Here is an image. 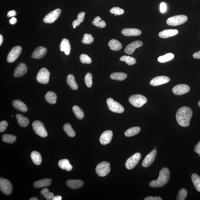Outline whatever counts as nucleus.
Returning a JSON list of instances; mask_svg holds the SVG:
<instances>
[{
  "instance_id": "ea45409f",
  "label": "nucleus",
  "mask_w": 200,
  "mask_h": 200,
  "mask_svg": "<svg viewBox=\"0 0 200 200\" xmlns=\"http://www.w3.org/2000/svg\"><path fill=\"white\" fill-rule=\"evenodd\" d=\"M93 25L100 28H104L106 26V22L104 21H102L100 17H96L92 22Z\"/></svg>"
},
{
  "instance_id": "423d86ee",
  "label": "nucleus",
  "mask_w": 200,
  "mask_h": 200,
  "mask_svg": "<svg viewBox=\"0 0 200 200\" xmlns=\"http://www.w3.org/2000/svg\"><path fill=\"white\" fill-rule=\"evenodd\" d=\"M188 20V17L184 15L175 16L169 18L166 21L168 25L176 26L185 23Z\"/></svg>"
},
{
  "instance_id": "ddd939ff",
  "label": "nucleus",
  "mask_w": 200,
  "mask_h": 200,
  "mask_svg": "<svg viewBox=\"0 0 200 200\" xmlns=\"http://www.w3.org/2000/svg\"><path fill=\"white\" fill-rule=\"evenodd\" d=\"M157 153V151L156 149L152 150L146 156L142 162V166L145 168L149 167L155 160Z\"/></svg>"
},
{
  "instance_id": "864d4df0",
  "label": "nucleus",
  "mask_w": 200,
  "mask_h": 200,
  "mask_svg": "<svg viewBox=\"0 0 200 200\" xmlns=\"http://www.w3.org/2000/svg\"><path fill=\"white\" fill-rule=\"evenodd\" d=\"M195 151L196 153L200 154V141L196 144L195 147Z\"/></svg>"
},
{
  "instance_id": "5fc2aeb1",
  "label": "nucleus",
  "mask_w": 200,
  "mask_h": 200,
  "mask_svg": "<svg viewBox=\"0 0 200 200\" xmlns=\"http://www.w3.org/2000/svg\"><path fill=\"white\" fill-rule=\"evenodd\" d=\"M17 21V20L16 18L13 17H12L10 20L9 22L12 25H14L16 23Z\"/></svg>"
},
{
  "instance_id": "dca6fc26",
  "label": "nucleus",
  "mask_w": 200,
  "mask_h": 200,
  "mask_svg": "<svg viewBox=\"0 0 200 200\" xmlns=\"http://www.w3.org/2000/svg\"><path fill=\"white\" fill-rule=\"evenodd\" d=\"M143 45V43L141 41H134L126 46L124 49V52L128 55H131L136 49L141 47Z\"/></svg>"
},
{
  "instance_id": "4be33fe9",
  "label": "nucleus",
  "mask_w": 200,
  "mask_h": 200,
  "mask_svg": "<svg viewBox=\"0 0 200 200\" xmlns=\"http://www.w3.org/2000/svg\"><path fill=\"white\" fill-rule=\"evenodd\" d=\"M60 51H64L65 54L68 55L70 54L71 46L69 41L68 39H63L60 45Z\"/></svg>"
},
{
  "instance_id": "338daca9",
  "label": "nucleus",
  "mask_w": 200,
  "mask_h": 200,
  "mask_svg": "<svg viewBox=\"0 0 200 200\" xmlns=\"http://www.w3.org/2000/svg\"><path fill=\"white\" fill-rule=\"evenodd\" d=\"M116 15H115V16H116Z\"/></svg>"
},
{
  "instance_id": "39448f33",
  "label": "nucleus",
  "mask_w": 200,
  "mask_h": 200,
  "mask_svg": "<svg viewBox=\"0 0 200 200\" xmlns=\"http://www.w3.org/2000/svg\"><path fill=\"white\" fill-rule=\"evenodd\" d=\"M108 108L110 111L115 113L122 114L124 111V108L120 103L115 101L113 99L110 98L106 101Z\"/></svg>"
},
{
  "instance_id": "a211bd4d",
  "label": "nucleus",
  "mask_w": 200,
  "mask_h": 200,
  "mask_svg": "<svg viewBox=\"0 0 200 200\" xmlns=\"http://www.w3.org/2000/svg\"><path fill=\"white\" fill-rule=\"evenodd\" d=\"M47 49L42 46H39L35 49L32 55V58L40 59L44 57L46 54Z\"/></svg>"
},
{
  "instance_id": "a19ab883",
  "label": "nucleus",
  "mask_w": 200,
  "mask_h": 200,
  "mask_svg": "<svg viewBox=\"0 0 200 200\" xmlns=\"http://www.w3.org/2000/svg\"><path fill=\"white\" fill-rule=\"evenodd\" d=\"M85 13L84 12H81L78 15V19L73 22L72 25L73 26L77 27L80 25V24L84 21V17Z\"/></svg>"
},
{
  "instance_id": "603ef678",
  "label": "nucleus",
  "mask_w": 200,
  "mask_h": 200,
  "mask_svg": "<svg viewBox=\"0 0 200 200\" xmlns=\"http://www.w3.org/2000/svg\"><path fill=\"white\" fill-rule=\"evenodd\" d=\"M17 15V12L14 10H12L9 11L7 14V16L8 17H12L15 16Z\"/></svg>"
},
{
  "instance_id": "6e6552de",
  "label": "nucleus",
  "mask_w": 200,
  "mask_h": 200,
  "mask_svg": "<svg viewBox=\"0 0 200 200\" xmlns=\"http://www.w3.org/2000/svg\"><path fill=\"white\" fill-rule=\"evenodd\" d=\"M50 76V72L46 68L40 69L37 74V80L39 83L43 84H46L48 83Z\"/></svg>"
},
{
  "instance_id": "c85d7f7f",
  "label": "nucleus",
  "mask_w": 200,
  "mask_h": 200,
  "mask_svg": "<svg viewBox=\"0 0 200 200\" xmlns=\"http://www.w3.org/2000/svg\"><path fill=\"white\" fill-rule=\"evenodd\" d=\"M16 118L20 126L22 127H26L28 125L29 120L28 118L22 115L18 114L17 115Z\"/></svg>"
},
{
  "instance_id": "58836bf2",
  "label": "nucleus",
  "mask_w": 200,
  "mask_h": 200,
  "mask_svg": "<svg viewBox=\"0 0 200 200\" xmlns=\"http://www.w3.org/2000/svg\"><path fill=\"white\" fill-rule=\"evenodd\" d=\"M120 60L125 62L129 65H134L136 63V59L130 56H122L120 58Z\"/></svg>"
},
{
  "instance_id": "f03ea898",
  "label": "nucleus",
  "mask_w": 200,
  "mask_h": 200,
  "mask_svg": "<svg viewBox=\"0 0 200 200\" xmlns=\"http://www.w3.org/2000/svg\"><path fill=\"white\" fill-rule=\"evenodd\" d=\"M170 177L169 169L167 168H163L159 172V177L158 179L150 182L149 184L150 187L154 188L163 187L169 181Z\"/></svg>"
},
{
  "instance_id": "6e6d98bb",
  "label": "nucleus",
  "mask_w": 200,
  "mask_h": 200,
  "mask_svg": "<svg viewBox=\"0 0 200 200\" xmlns=\"http://www.w3.org/2000/svg\"><path fill=\"white\" fill-rule=\"evenodd\" d=\"M193 56L195 59H200V51L194 53Z\"/></svg>"
},
{
  "instance_id": "a878e982",
  "label": "nucleus",
  "mask_w": 200,
  "mask_h": 200,
  "mask_svg": "<svg viewBox=\"0 0 200 200\" xmlns=\"http://www.w3.org/2000/svg\"><path fill=\"white\" fill-rule=\"evenodd\" d=\"M58 165L61 169L66 170L67 171H70L73 167L70 164L69 160L67 159L61 160L58 162Z\"/></svg>"
},
{
  "instance_id": "8fccbe9b",
  "label": "nucleus",
  "mask_w": 200,
  "mask_h": 200,
  "mask_svg": "<svg viewBox=\"0 0 200 200\" xmlns=\"http://www.w3.org/2000/svg\"><path fill=\"white\" fill-rule=\"evenodd\" d=\"M160 12L164 13L166 11V5L164 2H162L160 5Z\"/></svg>"
},
{
  "instance_id": "49530a36",
  "label": "nucleus",
  "mask_w": 200,
  "mask_h": 200,
  "mask_svg": "<svg viewBox=\"0 0 200 200\" xmlns=\"http://www.w3.org/2000/svg\"><path fill=\"white\" fill-rule=\"evenodd\" d=\"M187 191L185 189H182L178 192L176 200H184L187 197Z\"/></svg>"
},
{
  "instance_id": "c756f323",
  "label": "nucleus",
  "mask_w": 200,
  "mask_h": 200,
  "mask_svg": "<svg viewBox=\"0 0 200 200\" xmlns=\"http://www.w3.org/2000/svg\"><path fill=\"white\" fill-rule=\"evenodd\" d=\"M57 96L54 92H48L45 95V99L46 101L51 104H54L56 103Z\"/></svg>"
},
{
  "instance_id": "c03bdc74",
  "label": "nucleus",
  "mask_w": 200,
  "mask_h": 200,
  "mask_svg": "<svg viewBox=\"0 0 200 200\" xmlns=\"http://www.w3.org/2000/svg\"><path fill=\"white\" fill-rule=\"evenodd\" d=\"M85 83L87 87L89 88H90L92 86V76L91 74L90 73H88L85 75Z\"/></svg>"
},
{
  "instance_id": "7ed1b4c3",
  "label": "nucleus",
  "mask_w": 200,
  "mask_h": 200,
  "mask_svg": "<svg viewBox=\"0 0 200 200\" xmlns=\"http://www.w3.org/2000/svg\"><path fill=\"white\" fill-rule=\"evenodd\" d=\"M130 104L137 108H140L147 102V99L141 95H134L129 99Z\"/></svg>"
},
{
  "instance_id": "4c0bfd02",
  "label": "nucleus",
  "mask_w": 200,
  "mask_h": 200,
  "mask_svg": "<svg viewBox=\"0 0 200 200\" xmlns=\"http://www.w3.org/2000/svg\"><path fill=\"white\" fill-rule=\"evenodd\" d=\"M2 139L3 142L6 143L12 144L16 140L17 137L11 134H6L2 136Z\"/></svg>"
},
{
  "instance_id": "72a5a7b5",
  "label": "nucleus",
  "mask_w": 200,
  "mask_h": 200,
  "mask_svg": "<svg viewBox=\"0 0 200 200\" xmlns=\"http://www.w3.org/2000/svg\"><path fill=\"white\" fill-rule=\"evenodd\" d=\"M174 55L172 53H168L165 55L158 57V62L161 63H164L169 62L173 59Z\"/></svg>"
},
{
  "instance_id": "0eeeda50",
  "label": "nucleus",
  "mask_w": 200,
  "mask_h": 200,
  "mask_svg": "<svg viewBox=\"0 0 200 200\" xmlns=\"http://www.w3.org/2000/svg\"><path fill=\"white\" fill-rule=\"evenodd\" d=\"M33 130L37 135L43 138L46 137L47 133L44 125L38 120L35 121L32 123Z\"/></svg>"
},
{
  "instance_id": "e2e57ef3",
  "label": "nucleus",
  "mask_w": 200,
  "mask_h": 200,
  "mask_svg": "<svg viewBox=\"0 0 200 200\" xmlns=\"http://www.w3.org/2000/svg\"><path fill=\"white\" fill-rule=\"evenodd\" d=\"M11 116L12 117H13V115H12V116Z\"/></svg>"
},
{
  "instance_id": "2f4dec72",
  "label": "nucleus",
  "mask_w": 200,
  "mask_h": 200,
  "mask_svg": "<svg viewBox=\"0 0 200 200\" xmlns=\"http://www.w3.org/2000/svg\"><path fill=\"white\" fill-rule=\"evenodd\" d=\"M140 130H141V129L139 127H134L130 128L126 130L124 133V135L126 137H131V136L135 135L139 133Z\"/></svg>"
},
{
  "instance_id": "aec40b11",
  "label": "nucleus",
  "mask_w": 200,
  "mask_h": 200,
  "mask_svg": "<svg viewBox=\"0 0 200 200\" xmlns=\"http://www.w3.org/2000/svg\"><path fill=\"white\" fill-rule=\"evenodd\" d=\"M122 33L126 37L138 36L141 34L142 32L137 29L126 28L123 30Z\"/></svg>"
},
{
  "instance_id": "bb28decb",
  "label": "nucleus",
  "mask_w": 200,
  "mask_h": 200,
  "mask_svg": "<svg viewBox=\"0 0 200 200\" xmlns=\"http://www.w3.org/2000/svg\"><path fill=\"white\" fill-rule=\"evenodd\" d=\"M52 180L46 179H43L35 182L33 184V186L35 188H41L48 187L51 185Z\"/></svg>"
},
{
  "instance_id": "680f3d73",
  "label": "nucleus",
  "mask_w": 200,
  "mask_h": 200,
  "mask_svg": "<svg viewBox=\"0 0 200 200\" xmlns=\"http://www.w3.org/2000/svg\"><path fill=\"white\" fill-rule=\"evenodd\" d=\"M73 27H74V28H76V27H75V26H73Z\"/></svg>"
},
{
  "instance_id": "4468645a",
  "label": "nucleus",
  "mask_w": 200,
  "mask_h": 200,
  "mask_svg": "<svg viewBox=\"0 0 200 200\" xmlns=\"http://www.w3.org/2000/svg\"><path fill=\"white\" fill-rule=\"evenodd\" d=\"M190 87L188 85L179 84L177 85L172 89V92L177 95H181L189 91Z\"/></svg>"
},
{
  "instance_id": "20e7f679",
  "label": "nucleus",
  "mask_w": 200,
  "mask_h": 200,
  "mask_svg": "<svg viewBox=\"0 0 200 200\" xmlns=\"http://www.w3.org/2000/svg\"><path fill=\"white\" fill-rule=\"evenodd\" d=\"M110 171V164L106 161L101 162L98 164L96 168V173L100 177L107 175Z\"/></svg>"
},
{
  "instance_id": "cd10ccee",
  "label": "nucleus",
  "mask_w": 200,
  "mask_h": 200,
  "mask_svg": "<svg viewBox=\"0 0 200 200\" xmlns=\"http://www.w3.org/2000/svg\"><path fill=\"white\" fill-rule=\"evenodd\" d=\"M66 82L72 90H78V85L75 81L74 75L71 74L69 75L67 77Z\"/></svg>"
},
{
  "instance_id": "3c124183",
  "label": "nucleus",
  "mask_w": 200,
  "mask_h": 200,
  "mask_svg": "<svg viewBox=\"0 0 200 200\" xmlns=\"http://www.w3.org/2000/svg\"><path fill=\"white\" fill-rule=\"evenodd\" d=\"M144 200H162V199L159 197H153L152 196H150V197L146 198Z\"/></svg>"
},
{
  "instance_id": "6ab92c4d",
  "label": "nucleus",
  "mask_w": 200,
  "mask_h": 200,
  "mask_svg": "<svg viewBox=\"0 0 200 200\" xmlns=\"http://www.w3.org/2000/svg\"><path fill=\"white\" fill-rule=\"evenodd\" d=\"M27 67L24 63H21L16 68L14 76L15 77H20L24 75L27 71Z\"/></svg>"
},
{
  "instance_id": "5701e85b",
  "label": "nucleus",
  "mask_w": 200,
  "mask_h": 200,
  "mask_svg": "<svg viewBox=\"0 0 200 200\" xmlns=\"http://www.w3.org/2000/svg\"><path fill=\"white\" fill-rule=\"evenodd\" d=\"M178 31L177 29H166L159 33V36L160 38H167L174 36L178 34Z\"/></svg>"
},
{
  "instance_id": "f704fd0d",
  "label": "nucleus",
  "mask_w": 200,
  "mask_h": 200,
  "mask_svg": "<svg viewBox=\"0 0 200 200\" xmlns=\"http://www.w3.org/2000/svg\"><path fill=\"white\" fill-rule=\"evenodd\" d=\"M192 182L198 191L200 192V177L197 174L193 173L191 176Z\"/></svg>"
},
{
  "instance_id": "69168bd1",
  "label": "nucleus",
  "mask_w": 200,
  "mask_h": 200,
  "mask_svg": "<svg viewBox=\"0 0 200 200\" xmlns=\"http://www.w3.org/2000/svg\"><path fill=\"white\" fill-rule=\"evenodd\" d=\"M199 156H200V154H199Z\"/></svg>"
},
{
  "instance_id": "37998d69",
  "label": "nucleus",
  "mask_w": 200,
  "mask_h": 200,
  "mask_svg": "<svg viewBox=\"0 0 200 200\" xmlns=\"http://www.w3.org/2000/svg\"><path fill=\"white\" fill-rule=\"evenodd\" d=\"M41 193L47 200H52L54 197L53 194L49 192L48 189L46 188L41 190Z\"/></svg>"
},
{
  "instance_id": "0e129e2a",
  "label": "nucleus",
  "mask_w": 200,
  "mask_h": 200,
  "mask_svg": "<svg viewBox=\"0 0 200 200\" xmlns=\"http://www.w3.org/2000/svg\"><path fill=\"white\" fill-rule=\"evenodd\" d=\"M156 147H155V148H154V149H156Z\"/></svg>"
},
{
  "instance_id": "473e14b6",
  "label": "nucleus",
  "mask_w": 200,
  "mask_h": 200,
  "mask_svg": "<svg viewBox=\"0 0 200 200\" xmlns=\"http://www.w3.org/2000/svg\"><path fill=\"white\" fill-rule=\"evenodd\" d=\"M31 157L33 163L36 165H40L42 161L40 154L37 151H33L31 154Z\"/></svg>"
},
{
  "instance_id": "09e8293b",
  "label": "nucleus",
  "mask_w": 200,
  "mask_h": 200,
  "mask_svg": "<svg viewBox=\"0 0 200 200\" xmlns=\"http://www.w3.org/2000/svg\"><path fill=\"white\" fill-rule=\"evenodd\" d=\"M8 126V124L7 121L4 120L0 123V132H3L5 131Z\"/></svg>"
},
{
  "instance_id": "1a4fd4ad",
  "label": "nucleus",
  "mask_w": 200,
  "mask_h": 200,
  "mask_svg": "<svg viewBox=\"0 0 200 200\" xmlns=\"http://www.w3.org/2000/svg\"><path fill=\"white\" fill-rule=\"evenodd\" d=\"M61 10L60 9H56L49 13L43 19L45 23H52L54 22L60 16Z\"/></svg>"
},
{
  "instance_id": "412c9836",
  "label": "nucleus",
  "mask_w": 200,
  "mask_h": 200,
  "mask_svg": "<svg viewBox=\"0 0 200 200\" xmlns=\"http://www.w3.org/2000/svg\"><path fill=\"white\" fill-rule=\"evenodd\" d=\"M84 184V182L80 180H69L66 183V185L73 189L80 188L82 187Z\"/></svg>"
},
{
  "instance_id": "052dcab7",
  "label": "nucleus",
  "mask_w": 200,
  "mask_h": 200,
  "mask_svg": "<svg viewBox=\"0 0 200 200\" xmlns=\"http://www.w3.org/2000/svg\"><path fill=\"white\" fill-rule=\"evenodd\" d=\"M198 105L199 106V107L200 108V100L199 102L198 103Z\"/></svg>"
},
{
  "instance_id": "f3484780",
  "label": "nucleus",
  "mask_w": 200,
  "mask_h": 200,
  "mask_svg": "<svg viewBox=\"0 0 200 200\" xmlns=\"http://www.w3.org/2000/svg\"><path fill=\"white\" fill-rule=\"evenodd\" d=\"M113 135V132L111 130H107L105 131L102 134L100 138V141L103 145L110 144Z\"/></svg>"
},
{
  "instance_id": "f257e3e1",
  "label": "nucleus",
  "mask_w": 200,
  "mask_h": 200,
  "mask_svg": "<svg viewBox=\"0 0 200 200\" xmlns=\"http://www.w3.org/2000/svg\"><path fill=\"white\" fill-rule=\"evenodd\" d=\"M193 114V111L188 107L183 106L180 108L176 115L178 124L184 127L188 126Z\"/></svg>"
},
{
  "instance_id": "c9c22d12",
  "label": "nucleus",
  "mask_w": 200,
  "mask_h": 200,
  "mask_svg": "<svg viewBox=\"0 0 200 200\" xmlns=\"http://www.w3.org/2000/svg\"><path fill=\"white\" fill-rule=\"evenodd\" d=\"M63 128L65 132L69 137H74L76 135L75 131L73 130L71 124H65Z\"/></svg>"
},
{
  "instance_id": "f8f14e48",
  "label": "nucleus",
  "mask_w": 200,
  "mask_h": 200,
  "mask_svg": "<svg viewBox=\"0 0 200 200\" xmlns=\"http://www.w3.org/2000/svg\"><path fill=\"white\" fill-rule=\"evenodd\" d=\"M22 47L20 46H16L10 51L7 55V61L9 63H12L16 60L19 56L21 52Z\"/></svg>"
},
{
  "instance_id": "393cba45",
  "label": "nucleus",
  "mask_w": 200,
  "mask_h": 200,
  "mask_svg": "<svg viewBox=\"0 0 200 200\" xmlns=\"http://www.w3.org/2000/svg\"><path fill=\"white\" fill-rule=\"evenodd\" d=\"M108 45L112 51H118L121 49L122 46L119 41L116 39H112L109 41Z\"/></svg>"
},
{
  "instance_id": "9d476101",
  "label": "nucleus",
  "mask_w": 200,
  "mask_h": 200,
  "mask_svg": "<svg viewBox=\"0 0 200 200\" xmlns=\"http://www.w3.org/2000/svg\"><path fill=\"white\" fill-rule=\"evenodd\" d=\"M141 155L139 153H136L126 160L125 166L129 170L133 169L137 165L141 159Z\"/></svg>"
},
{
  "instance_id": "e433bc0d",
  "label": "nucleus",
  "mask_w": 200,
  "mask_h": 200,
  "mask_svg": "<svg viewBox=\"0 0 200 200\" xmlns=\"http://www.w3.org/2000/svg\"><path fill=\"white\" fill-rule=\"evenodd\" d=\"M73 110L77 118L79 120H82L84 117V113L80 107L75 105L73 107Z\"/></svg>"
},
{
  "instance_id": "a18cd8bd",
  "label": "nucleus",
  "mask_w": 200,
  "mask_h": 200,
  "mask_svg": "<svg viewBox=\"0 0 200 200\" xmlns=\"http://www.w3.org/2000/svg\"><path fill=\"white\" fill-rule=\"evenodd\" d=\"M80 60L83 64H90L92 62V59L88 55L83 54L80 55Z\"/></svg>"
},
{
  "instance_id": "4d7b16f0",
  "label": "nucleus",
  "mask_w": 200,
  "mask_h": 200,
  "mask_svg": "<svg viewBox=\"0 0 200 200\" xmlns=\"http://www.w3.org/2000/svg\"><path fill=\"white\" fill-rule=\"evenodd\" d=\"M62 197L61 196L57 195L53 197L52 200H61Z\"/></svg>"
},
{
  "instance_id": "79ce46f5",
  "label": "nucleus",
  "mask_w": 200,
  "mask_h": 200,
  "mask_svg": "<svg viewBox=\"0 0 200 200\" xmlns=\"http://www.w3.org/2000/svg\"><path fill=\"white\" fill-rule=\"evenodd\" d=\"M94 41V38L90 34H85L82 39V42L85 44H91Z\"/></svg>"
},
{
  "instance_id": "13d9d810",
  "label": "nucleus",
  "mask_w": 200,
  "mask_h": 200,
  "mask_svg": "<svg viewBox=\"0 0 200 200\" xmlns=\"http://www.w3.org/2000/svg\"><path fill=\"white\" fill-rule=\"evenodd\" d=\"M3 41V37L2 35H0V45H2Z\"/></svg>"
},
{
  "instance_id": "7c9ffc66",
  "label": "nucleus",
  "mask_w": 200,
  "mask_h": 200,
  "mask_svg": "<svg viewBox=\"0 0 200 200\" xmlns=\"http://www.w3.org/2000/svg\"><path fill=\"white\" fill-rule=\"evenodd\" d=\"M127 77V75L123 72H114L110 75V78L112 80L119 81L124 80Z\"/></svg>"
},
{
  "instance_id": "b1692460",
  "label": "nucleus",
  "mask_w": 200,
  "mask_h": 200,
  "mask_svg": "<svg viewBox=\"0 0 200 200\" xmlns=\"http://www.w3.org/2000/svg\"><path fill=\"white\" fill-rule=\"evenodd\" d=\"M12 104L14 108L18 110L19 111L26 112L27 111V108L26 105L20 100H13Z\"/></svg>"
},
{
  "instance_id": "2eb2a0df",
  "label": "nucleus",
  "mask_w": 200,
  "mask_h": 200,
  "mask_svg": "<svg viewBox=\"0 0 200 200\" xmlns=\"http://www.w3.org/2000/svg\"><path fill=\"white\" fill-rule=\"evenodd\" d=\"M170 80V78L167 76H158L152 79L150 81V84L152 86H158L169 82Z\"/></svg>"
},
{
  "instance_id": "9b49d317",
  "label": "nucleus",
  "mask_w": 200,
  "mask_h": 200,
  "mask_svg": "<svg viewBox=\"0 0 200 200\" xmlns=\"http://www.w3.org/2000/svg\"><path fill=\"white\" fill-rule=\"evenodd\" d=\"M0 189L2 193L7 195L11 194L12 191V187L10 182L2 178L0 179Z\"/></svg>"
},
{
  "instance_id": "bf43d9fd",
  "label": "nucleus",
  "mask_w": 200,
  "mask_h": 200,
  "mask_svg": "<svg viewBox=\"0 0 200 200\" xmlns=\"http://www.w3.org/2000/svg\"><path fill=\"white\" fill-rule=\"evenodd\" d=\"M29 200H38V199L37 198L33 197V198H31Z\"/></svg>"
},
{
  "instance_id": "de8ad7c7",
  "label": "nucleus",
  "mask_w": 200,
  "mask_h": 200,
  "mask_svg": "<svg viewBox=\"0 0 200 200\" xmlns=\"http://www.w3.org/2000/svg\"><path fill=\"white\" fill-rule=\"evenodd\" d=\"M124 9L120 8L119 7H114L110 10V12L113 14L120 15L124 13Z\"/></svg>"
}]
</instances>
